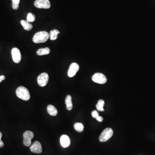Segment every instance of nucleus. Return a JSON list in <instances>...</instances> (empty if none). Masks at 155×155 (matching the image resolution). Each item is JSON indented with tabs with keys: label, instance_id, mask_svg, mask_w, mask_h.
<instances>
[{
	"label": "nucleus",
	"instance_id": "obj_18",
	"mask_svg": "<svg viewBox=\"0 0 155 155\" xmlns=\"http://www.w3.org/2000/svg\"><path fill=\"white\" fill-rule=\"evenodd\" d=\"M74 128L77 132H82L84 130V126L82 123H76L74 125Z\"/></svg>",
	"mask_w": 155,
	"mask_h": 155
},
{
	"label": "nucleus",
	"instance_id": "obj_13",
	"mask_svg": "<svg viewBox=\"0 0 155 155\" xmlns=\"http://www.w3.org/2000/svg\"><path fill=\"white\" fill-rule=\"evenodd\" d=\"M65 103L66 105V109L68 110H72L73 108L72 99L70 95H67L65 99Z\"/></svg>",
	"mask_w": 155,
	"mask_h": 155
},
{
	"label": "nucleus",
	"instance_id": "obj_15",
	"mask_svg": "<svg viewBox=\"0 0 155 155\" xmlns=\"http://www.w3.org/2000/svg\"><path fill=\"white\" fill-rule=\"evenodd\" d=\"M21 24L23 26L24 29L26 31L31 30L33 28L32 25L27 21V20H22L21 21Z\"/></svg>",
	"mask_w": 155,
	"mask_h": 155
},
{
	"label": "nucleus",
	"instance_id": "obj_4",
	"mask_svg": "<svg viewBox=\"0 0 155 155\" xmlns=\"http://www.w3.org/2000/svg\"><path fill=\"white\" fill-rule=\"evenodd\" d=\"M23 143L26 147H29L31 146V140L34 137V134L32 132L29 131H27L24 133L23 134Z\"/></svg>",
	"mask_w": 155,
	"mask_h": 155
},
{
	"label": "nucleus",
	"instance_id": "obj_8",
	"mask_svg": "<svg viewBox=\"0 0 155 155\" xmlns=\"http://www.w3.org/2000/svg\"><path fill=\"white\" fill-rule=\"evenodd\" d=\"M13 60L14 63H18L21 60V54L18 48L14 47L11 51Z\"/></svg>",
	"mask_w": 155,
	"mask_h": 155
},
{
	"label": "nucleus",
	"instance_id": "obj_12",
	"mask_svg": "<svg viewBox=\"0 0 155 155\" xmlns=\"http://www.w3.org/2000/svg\"><path fill=\"white\" fill-rule=\"evenodd\" d=\"M47 112L52 116H56L58 114V111L55 107L52 105H49L47 107Z\"/></svg>",
	"mask_w": 155,
	"mask_h": 155
},
{
	"label": "nucleus",
	"instance_id": "obj_21",
	"mask_svg": "<svg viewBox=\"0 0 155 155\" xmlns=\"http://www.w3.org/2000/svg\"><path fill=\"white\" fill-rule=\"evenodd\" d=\"M91 115H92L93 117L96 118V119L98 116H99V113H98V112L97 110H94L93 111H92V112L91 113Z\"/></svg>",
	"mask_w": 155,
	"mask_h": 155
},
{
	"label": "nucleus",
	"instance_id": "obj_24",
	"mask_svg": "<svg viewBox=\"0 0 155 155\" xmlns=\"http://www.w3.org/2000/svg\"><path fill=\"white\" fill-rule=\"evenodd\" d=\"M5 79V77L4 76H0V83L2 81L4 80Z\"/></svg>",
	"mask_w": 155,
	"mask_h": 155
},
{
	"label": "nucleus",
	"instance_id": "obj_16",
	"mask_svg": "<svg viewBox=\"0 0 155 155\" xmlns=\"http://www.w3.org/2000/svg\"><path fill=\"white\" fill-rule=\"evenodd\" d=\"M60 33L59 31L58 30L53 29L51 30L49 34V38L52 41L56 40L57 39L58 35Z\"/></svg>",
	"mask_w": 155,
	"mask_h": 155
},
{
	"label": "nucleus",
	"instance_id": "obj_2",
	"mask_svg": "<svg viewBox=\"0 0 155 155\" xmlns=\"http://www.w3.org/2000/svg\"><path fill=\"white\" fill-rule=\"evenodd\" d=\"M16 93L19 98L24 101H28L30 98L29 92L26 88L23 86L19 87L17 88Z\"/></svg>",
	"mask_w": 155,
	"mask_h": 155
},
{
	"label": "nucleus",
	"instance_id": "obj_6",
	"mask_svg": "<svg viewBox=\"0 0 155 155\" xmlns=\"http://www.w3.org/2000/svg\"><path fill=\"white\" fill-rule=\"evenodd\" d=\"M49 80V76L46 72L41 74L37 78L38 84L41 87H44L47 84Z\"/></svg>",
	"mask_w": 155,
	"mask_h": 155
},
{
	"label": "nucleus",
	"instance_id": "obj_10",
	"mask_svg": "<svg viewBox=\"0 0 155 155\" xmlns=\"http://www.w3.org/2000/svg\"><path fill=\"white\" fill-rule=\"evenodd\" d=\"M30 151L32 153H41L42 152V148L40 142L38 141H35L33 143L30 148Z\"/></svg>",
	"mask_w": 155,
	"mask_h": 155
},
{
	"label": "nucleus",
	"instance_id": "obj_14",
	"mask_svg": "<svg viewBox=\"0 0 155 155\" xmlns=\"http://www.w3.org/2000/svg\"><path fill=\"white\" fill-rule=\"evenodd\" d=\"M38 56H42L45 55H48L50 53V49L48 47L42 48L39 49L36 52Z\"/></svg>",
	"mask_w": 155,
	"mask_h": 155
},
{
	"label": "nucleus",
	"instance_id": "obj_20",
	"mask_svg": "<svg viewBox=\"0 0 155 155\" xmlns=\"http://www.w3.org/2000/svg\"><path fill=\"white\" fill-rule=\"evenodd\" d=\"M12 7L14 9H17L19 8V4L20 0H12Z\"/></svg>",
	"mask_w": 155,
	"mask_h": 155
},
{
	"label": "nucleus",
	"instance_id": "obj_5",
	"mask_svg": "<svg viewBox=\"0 0 155 155\" xmlns=\"http://www.w3.org/2000/svg\"><path fill=\"white\" fill-rule=\"evenodd\" d=\"M34 5L38 8H50L51 6V3L49 0H36L34 2Z\"/></svg>",
	"mask_w": 155,
	"mask_h": 155
},
{
	"label": "nucleus",
	"instance_id": "obj_23",
	"mask_svg": "<svg viewBox=\"0 0 155 155\" xmlns=\"http://www.w3.org/2000/svg\"><path fill=\"white\" fill-rule=\"evenodd\" d=\"M96 119L99 122H102V121H103V118L102 116H98L97 118H96Z\"/></svg>",
	"mask_w": 155,
	"mask_h": 155
},
{
	"label": "nucleus",
	"instance_id": "obj_11",
	"mask_svg": "<svg viewBox=\"0 0 155 155\" xmlns=\"http://www.w3.org/2000/svg\"><path fill=\"white\" fill-rule=\"evenodd\" d=\"M60 142L61 146L64 148L69 147L70 144V138L67 135L65 134L62 135L60 138Z\"/></svg>",
	"mask_w": 155,
	"mask_h": 155
},
{
	"label": "nucleus",
	"instance_id": "obj_17",
	"mask_svg": "<svg viewBox=\"0 0 155 155\" xmlns=\"http://www.w3.org/2000/svg\"><path fill=\"white\" fill-rule=\"evenodd\" d=\"M104 103H105V102L103 100L99 99L98 101V103L96 105V108L97 109V110L99 111H104V109L103 107L104 105Z\"/></svg>",
	"mask_w": 155,
	"mask_h": 155
},
{
	"label": "nucleus",
	"instance_id": "obj_3",
	"mask_svg": "<svg viewBox=\"0 0 155 155\" xmlns=\"http://www.w3.org/2000/svg\"><path fill=\"white\" fill-rule=\"evenodd\" d=\"M113 129L111 128H106L99 136V141L101 142L107 141L113 136Z\"/></svg>",
	"mask_w": 155,
	"mask_h": 155
},
{
	"label": "nucleus",
	"instance_id": "obj_22",
	"mask_svg": "<svg viewBox=\"0 0 155 155\" xmlns=\"http://www.w3.org/2000/svg\"><path fill=\"white\" fill-rule=\"evenodd\" d=\"M2 136V134L1 132H0V148H2L4 147V143L1 140V137Z\"/></svg>",
	"mask_w": 155,
	"mask_h": 155
},
{
	"label": "nucleus",
	"instance_id": "obj_9",
	"mask_svg": "<svg viewBox=\"0 0 155 155\" xmlns=\"http://www.w3.org/2000/svg\"><path fill=\"white\" fill-rule=\"evenodd\" d=\"M79 69V66L77 63H73L71 64L68 75L69 77H72L76 75L77 72Z\"/></svg>",
	"mask_w": 155,
	"mask_h": 155
},
{
	"label": "nucleus",
	"instance_id": "obj_7",
	"mask_svg": "<svg viewBox=\"0 0 155 155\" xmlns=\"http://www.w3.org/2000/svg\"><path fill=\"white\" fill-rule=\"evenodd\" d=\"M92 79L95 82L100 84H103L107 82V78L105 76L101 73L94 74L92 77Z\"/></svg>",
	"mask_w": 155,
	"mask_h": 155
},
{
	"label": "nucleus",
	"instance_id": "obj_1",
	"mask_svg": "<svg viewBox=\"0 0 155 155\" xmlns=\"http://www.w3.org/2000/svg\"><path fill=\"white\" fill-rule=\"evenodd\" d=\"M49 38V34L46 31L37 32L33 37V42L36 44L45 42Z\"/></svg>",
	"mask_w": 155,
	"mask_h": 155
},
{
	"label": "nucleus",
	"instance_id": "obj_19",
	"mask_svg": "<svg viewBox=\"0 0 155 155\" xmlns=\"http://www.w3.org/2000/svg\"><path fill=\"white\" fill-rule=\"evenodd\" d=\"M36 19V17L34 14L29 13L28 14L27 16V21L28 22V23H32Z\"/></svg>",
	"mask_w": 155,
	"mask_h": 155
}]
</instances>
